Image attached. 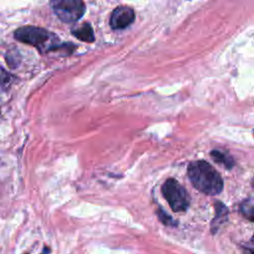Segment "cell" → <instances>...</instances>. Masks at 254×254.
Here are the masks:
<instances>
[{
  "mask_svg": "<svg viewBox=\"0 0 254 254\" xmlns=\"http://www.w3.org/2000/svg\"><path fill=\"white\" fill-rule=\"evenodd\" d=\"M188 176L192 186L207 195H217L223 190L219 173L205 161L191 162L188 167Z\"/></svg>",
  "mask_w": 254,
  "mask_h": 254,
  "instance_id": "6da1fadb",
  "label": "cell"
},
{
  "mask_svg": "<svg viewBox=\"0 0 254 254\" xmlns=\"http://www.w3.org/2000/svg\"><path fill=\"white\" fill-rule=\"evenodd\" d=\"M14 37L19 42L35 47L41 53L55 51L60 47L58 36L40 27H21L14 32Z\"/></svg>",
  "mask_w": 254,
  "mask_h": 254,
  "instance_id": "7a4b0ae2",
  "label": "cell"
},
{
  "mask_svg": "<svg viewBox=\"0 0 254 254\" xmlns=\"http://www.w3.org/2000/svg\"><path fill=\"white\" fill-rule=\"evenodd\" d=\"M162 193L175 212L185 211L190 205V196L175 179H168L162 186Z\"/></svg>",
  "mask_w": 254,
  "mask_h": 254,
  "instance_id": "3957f363",
  "label": "cell"
},
{
  "mask_svg": "<svg viewBox=\"0 0 254 254\" xmlns=\"http://www.w3.org/2000/svg\"><path fill=\"white\" fill-rule=\"evenodd\" d=\"M51 6L58 18L64 23L79 20L85 12V5L81 0H52Z\"/></svg>",
  "mask_w": 254,
  "mask_h": 254,
  "instance_id": "277c9868",
  "label": "cell"
},
{
  "mask_svg": "<svg viewBox=\"0 0 254 254\" xmlns=\"http://www.w3.org/2000/svg\"><path fill=\"white\" fill-rule=\"evenodd\" d=\"M135 20V13L132 8L119 6L115 8L110 16V27L114 30H122L130 26Z\"/></svg>",
  "mask_w": 254,
  "mask_h": 254,
  "instance_id": "5b68a950",
  "label": "cell"
},
{
  "mask_svg": "<svg viewBox=\"0 0 254 254\" xmlns=\"http://www.w3.org/2000/svg\"><path fill=\"white\" fill-rule=\"evenodd\" d=\"M72 35L80 41L92 43L94 41V34L91 26L88 23H83L81 26L71 31Z\"/></svg>",
  "mask_w": 254,
  "mask_h": 254,
  "instance_id": "8992f818",
  "label": "cell"
},
{
  "mask_svg": "<svg viewBox=\"0 0 254 254\" xmlns=\"http://www.w3.org/2000/svg\"><path fill=\"white\" fill-rule=\"evenodd\" d=\"M210 156L216 163L223 165L226 169H231L234 166V160L227 152L220 150H212Z\"/></svg>",
  "mask_w": 254,
  "mask_h": 254,
  "instance_id": "52a82bcc",
  "label": "cell"
},
{
  "mask_svg": "<svg viewBox=\"0 0 254 254\" xmlns=\"http://www.w3.org/2000/svg\"><path fill=\"white\" fill-rule=\"evenodd\" d=\"M215 208H216V214L214 219L212 220V231H216L218 226L222 223L224 218L227 216V209L225 205L219 201H216L215 203Z\"/></svg>",
  "mask_w": 254,
  "mask_h": 254,
  "instance_id": "ba28073f",
  "label": "cell"
},
{
  "mask_svg": "<svg viewBox=\"0 0 254 254\" xmlns=\"http://www.w3.org/2000/svg\"><path fill=\"white\" fill-rule=\"evenodd\" d=\"M16 77L0 66V91H6L15 81Z\"/></svg>",
  "mask_w": 254,
  "mask_h": 254,
  "instance_id": "9c48e42d",
  "label": "cell"
},
{
  "mask_svg": "<svg viewBox=\"0 0 254 254\" xmlns=\"http://www.w3.org/2000/svg\"><path fill=\"white\" fill-rule=\"evenodd\" d=\"M241 211L249 220H251V221L253 220V200H252V198L246 199L241 204Z\"/></svg>",
  "mask_w": 254,
  "mask_h": 254,
  "instance_id": "30bf717a",
  "label": "cell"
},
{
  "mask_svg": "<svg viewBox=\"0 0 254 254\" xmlns=\"http://www.w3.org/2000/svg\"><path fill=\"white\" fill-rule=\"evenodd\" d=\"M6 60L7 63L9 64L10 67H16L19 64V54L18 53H14L11 51V53L7 54L6 56Z\"/></svg>",
  "mask_w": 254,
  "mask_h": 254,
  "instance_id": "8fae6325",
  "label": "cell"
},
{
  "mask_svg": "<svg viewBox=\"0 0 254 254\" xmlns=\"http://www.w3.org/2000/svg\"><path fill=\"white\" fill-rule=\"evenodd\" d=\"M158 217L161 219V221L167 225H174V220L172 219V217L168 216L163 210H159L158 211Z\"/></svg>",
  "mask_w": 254,
  "mask_h": 254,
  "instance_id": "7c38bea8",
  "label": "cell"
}]
</instances>
